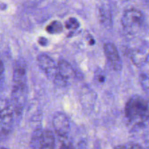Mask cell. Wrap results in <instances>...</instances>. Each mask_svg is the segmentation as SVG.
Returning <instances> with one entry per match:
<instances>
[{"label":"cell","mask_w":149,"mask_h":149,"mask_svg":"<svg viewBox=\"0 0 149 149\" xmlns=\"http://www.w3.org/2000/svg\"><path fill=\"white\" fill-rule=\"evenodd\" d=\"M126 117L137 128L143 127L149 122V101L140 95H133L125 106Z\"/></svg>","instance_id":"cell-1"},{"label":"cell","mask_w":149,"mask_h":149,"mask_svg":"<svg viewBox=\"0 0 149 149\" xmlns=\"http://www.w3.org/2000/svg\"><path fill=\"white\" fill-rule=\"evenodd\" d=\"M124 29L129 34H135L143 31L146 26V18L143 13L137 9L127 10L122 17Z\"/></svg>","instance_id":"cell-2"},{"label":"cell","mask_w":149,"mask_h":149,"mask_svg":"<svg viewBox=\"0 0 149 149\" xmlns=\"http://www.w3.org/2000/svg\"><path fill=\"white\" fill-rule=\"evenodd\" d=\"M15 116L11 101L7 99H0V138L9 136L13 131Z\"/></svg>","instance_id":"cell-3"},{"label":"cell","mask_w":149,"mask_h":149,"mask_svg":"<svg viewBox=\"0 0 149 149\" xmlns=\"http://www.w3.org/2000/svg\"><path fill=\"white\" fill-rule=\"evenodd\" d=\"M30 144L32 148L52 149L55 148L56 139L49 130L38 128L32 135Z\"/></svg>","instance_id":"cell-4"},{"label":"cell","mask_w":149,"mask_h":149,"mask_svg":"<svg viewBox=\"0 0 149 149\" xmlns=\"http://www.w3.org/2000/svg\"><path fill=\"white\" fill-rule=\"evenodd\" d=\"M28 95L27 85L13 84L11 93V103L16 119H20L26 103Z\"/></svg>","instance_id":"cell-5"},{"label":"cell","mask_w":149,"mask_h":149,"mask_svg":"<svg viewBox=\"0 0 149 149\" xmlns=\"http://www.w3.org/2000/svg\"><path fill=\"white\" fill-rule=\"evenodd\" d=\"M37 62L39 66L47 78L52 80L57 85H59L60 78L58 64L55 63L49 55L45 53L38 55Z\"/></svg>","instance_id":"cell-6"},{"label":"cell","mask_w":149,"mask_h":149,"mask_svg":"<svg viewBox=\"0 0 149 149\" xmlns=\"http://www.w3.org/2000/svg\"><path fill=\"white\" fill-rule=\"evenodd\" d=\"M103 50L111 69L116 72H121L122 70V61L117 47L111 42H107L103 46Z\"/></svg>","instance_id":"cell-7"},{"label":"cell","mask_w":149,"mask_h":149,"mask_svg":"<svg viewBox=\"0 0 149 149\" xmlns=\"http://www.w3.org/2000/svg\"><path fill=\"white\" fill-rule=\"evenodd\" d=\"M59 71L60 86H68L77 78V73L74 67L65 60H61L58 63Z\"/></svg>","instance_id":"cell-8"},{"label":"cell","mask_w":149,"mask_h":149,"mask_svg":"<svg viewBox=\"0 0 149 149\" xmlns=\"http://www.w3.org/2000/svg\"><path fill=\"white\" fill-rule=\"evenodd\" d=\"M52 126L58 138H68L70 132L69 119L63 112H57L52 118Z\"/></svg>","instance_id":"cell-9"},{"label":"cell","mask_w":149,"mask_h":149,"mask_svg":"<svg viewBox=\"0 0 149 149\" xmlns=\"http://www.w3.org/2000/svg\"><path fill=\"white\" fill-rule=\"evenodd\" d=\"M98 19L105 28L109 29L112 26V13L109 0H101L97 4Z\"/></svg>","instance_id":"cell-10"},{"label":"cell","mask_w":149,"mask_h":149,"mask_svg":"<svg viewBox=\"0 0 149 149\" xmlns=\"http://www.w3.org/2000/svg\"><path fill=\"white\" fill-rule=\"evenodd\" d=\"M148 49L142 45L132 48L130 50V58L132 63L137 66L143 65L148 61Z\"/></svg>","instance_id":"cell-11"},{"label":"cell","mask_w":149,"mask_h":149,"mask_svg":"<svg viewBox=\"0 0 149 149\" xmlns=\"http://www.w3.org/2000/svg\"><path fill=\"white\" fill-rule=\"evenodd\" d=\"M13 84L15 85H26L27 74L25 63L17 61L15 63L13 70Z\"/></svg>","instance_id":"cell-12"},{"label":"cell","mask_w":149,"mask_h":149,"mask_svg":"<svg viewBox=\"0 0 149 149\" xmlns=\"http://www.w3.org/2000/svg\"><path fill=\"white\" fill-rule=\"evenodd\" d=\"M63 29V24L58 20H54V21L51 22L46 28L47 31L52 34L60 33L61 32H62Z\"/></svg>","instance_id":"cell-13"},{"label":"cell","mask_w":149,"mask_h":149,"mask_svg":"<svg viewBox=\"0 0 149 149\" xmlns=\"http://www.w3.org/2000/svg\"><path fill=\"white\" fill-rule=\"evenodd\" d=\"M139 81L143 90L149 95V74L142 73L139 77Z\"/></svg>","instance_id":"cell-14"},{"label":"cell","mask_w":149,"mask_h":149,"mask_svg":"<svg viewBox=\"0 0 149 149\" xmlns=\"http://www.w3.org/2000/svg\"><path fill=\"white\" fill-rule=\"evenodd\" d=\"M65 26L67 29L70 30H77L79 27V23L74 17H70L65 21Z\"/></svg>","instance_id":"cell-15"},{"label":"cell","mask_w":149,"mask_h":149,"mask_svg":"<svg viewBox=\"0 0 149 149\" xmlns=\"http://www.w3.org/2000/svg\"><path fill=\"white\" fill-rule=\"evenodd\" d=\"M95 80L98 83H103L105 81L104 73L100 69H97L95 73Z\"/></svg>","instance_id":"cell-16"},{"label":"cell","mask_w":149,"mask_h":149,"mask_svg":"<svg viewBox=\"0 0 149 149\" xmlns=\"http://www.w3.org/2000/svg\"><path fill=\"white\" fill-rule=\"evenodd\" d=\"M115 148H142L143 147L141 146L138 145L136 143H126L125 145L122 146H117Z\"/></svg>","instance_id":"cell-17"},{"label":"cell","mask_w":149,"mask_h":149,"mask_svg":"<svg viewBox=\"0 0 149 149\" xmlns=\"http://www.w3.org/2000/svg\"><path fill=\"white\" fill-rule=\"evenodd\" d=\"M4 81V65L3 61L0 59V87Z\"/></svg>","instance_id":"cell-18"},{"label":"cell","mask_w":149,"mask_h":149,"mask_svg":"<svg viewBox=\"0 0 149 149\" xmlns=\"http://www.w3.org/2000/svg\"><path fill=\"white\" fill-rule=\"evenodd\" d=\"M39 42L41 45H44V46H45V45H47V39H45V37H41L39 38Z\"/></svg>","instance_id":"cell-19"},{"label":"cell","mask_w":149,"mask_h":149,"mask_svg":"<svg viewBox=\"0 0 149 149\" xmlns=\"http://www.w3.org/2000/svg\"><path fill=\"white\" fill-rule=\"evenodd\" d=\"M145 143H146V144L147 147H148V148H149V133L146 135V138H145Z\"/></svg>","instance_id":"cell-20"}]
</instances>
